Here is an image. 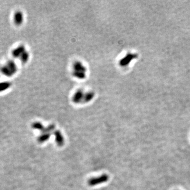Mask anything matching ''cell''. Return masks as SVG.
Wrapping results in <instances>:
<instances>
[{
    "label": "cell",
    "mask_w": 190,
    "mask_h": 190,
    "mask_svg": "<svg viewBox=\"0 0 190 190\" xmlns=\"http://www.w3.org/2000/svg\"><path fill=\"white\" fill-rule=\"evenodd\" d=\"M1 71L3 75L7 77H11L18 71L17 65L12 60L8 61L5 66L1 68Z\"/></svg>",
    "instance_id": "6da1fadb"
},
{
    "label": "cell",
    "mask_w": 190,
    "mask_h": 190,
    "mask_svg": "<svg viewBox=\"0 0 190 190\" xmlns=\"http://www.w3.org/2000/svg\"><path fill=\"white\" fill-rule=\"evenodd\" d=\"M109 180V176L106 174H103L97 177H93L88 180V184L90 186H96L97 185L102 184L107 182Z\"/></svg>",
    "instance_id": "7a4b0ae2"
},
{
    "label": "cell",
    "mask_w": 190,
    "mask_h": 190,
    "mask_svg": "<svg viewBox=\"0 0 190 190\" xmlns=\"http://www.w3.org/2000/svg\"><path fill=\"white\" fill-rule=\"evenodd\" d=\"M55 140L59 146H63L65 144V139L60 130H56L54 132Z\"/></svg>",
    "instance_id": "3957f363"
},
{
    "label": "cell",
    "mask_w": 190,
    "mask_h": 190,
    "mask_svg": "<svg viewBox=\"0 0 190 190\" xmlns=\"http://www.w3.org/2000/svg\"><path fill=\"white\" fill-rule=\"evenodd\" d=\"M25 51V47L23 45L18 47V48L13 50L12 56L15 58H18L21 56V54Z\"/></svg>",
    "instance_id": "277c9868"
},
{
    "label": "cell",
    "mask_w": 190,
    "mask_h": 190,
    "mask_svg": "<svg viewBox=\"0 0 190 190\" xmlns=\"http://www.w3.org/2000/svg\"><path fill=\"white\" fill-rule=\"evenodd\" d=\"M14 23L17 25H21L23 22V16L22 13L21 11H17V12L15 13Z\"/></svg>",
    "instance_id": "5b68a950"
},
{
    "label": "cell",
    "mask_w": 190,
    "mask_h": 190,
    "mask_svg": "<svg viewBox=\"0 0 190 190\" xmlns=\"http://www.w3.org/2000/svg\"><path fill=\"white\" fill-rule=\"evenodd\" d=\"M50 136H51V134L50 133H44V134H42V135H41L38 139V142L39 143H43L46 142L47 140H49V139L50 138Z\"/></svg>",
    "instance_id": "8992f818"
},
{
    "label": "cell",
    "mask_w": 190,
    "mask_h": 190,
    "mask_svg": "<svg viewBox=\"0 0 190 190\" xmlns=\"http://www.w3.org/2000/svg\"><path fill=\"white\" fill-rule=\"evenodd\" d=\"M11 86V83L9 82H0V92L6 90Z\"/></svg>",
    "instance_id": "52a82bcc"
},
{
    "label": "cell",
    "mask_w": 190,
    "mask_h": 190,
    "mask_svg": "<svg viewBox=\"0 0 190 190\" xmlns=\"http://www.w3.org/2000/svg\"><path fill=\"white\" fill-rule=\"evenodd\" d=\"M32 127L35 130H38L42 132L44 127L43 125L40 122H35L32 124Z\"/></svg>",
    "instance_id": "ba28073f"
},
{
    "label": "cell",
    "mask_w": 190,
    "mask_h": 190,
    "mask_svg": "<svg viewBox=\"0 0 190 190\" xmlns=\"http://www.w3.org/2000/svg\"><path fill=\"white\" fill-rule=\"evenodd\" d=\"M20 57H21V60L22 61V63H25L29 60V53L27 51H25L22 54H21Z\"/></svg>",
    "instance_id": "9c48e42d"
},
{
    "label": "cell",
    "mask_w": 190,
    "mask_h": 190,
    "mask_svg": "<svg viewBox=\"0 0 190 190\" xmlns=\"http://www.w3.org/2000/svg\"><path fill=\"white\" fill-rule=\"evenodd\" d=\"M54 129H55V126L53 124H51L47 126L46 128H44L41 133L42 134L50 133V132H52Z\"/></svg>",
    "instance_id": "30bf717a"
}]
</instances>
